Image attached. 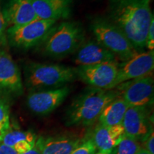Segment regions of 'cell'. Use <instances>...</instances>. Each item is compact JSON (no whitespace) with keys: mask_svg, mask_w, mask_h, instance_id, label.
Wrapping results in <instances>:
<instances>
[{"mask_svg":"<svg viewBox=\"0 0 154 154\" xmlns=\"http://www.w3.org/2000/svg\"><path fill=\"white\" fill-rule=\"evenodd\" d=\"M151 0H123L109 2V20L125 34L138 51L146 47V36L153 17Z\"/></svg>","mask_w":154,"mask_h":154,"instance_id":"cell-1","label":"cell"},{"mask_svg":"<svg viewBox=\"0 0 154 154\" xmlns=\"http://www.w3.org/2000/svg\"><path fill=\"white\" fill-rule=\"evenodd\" d=\"M120 95L116 88L111 90L90 87L73 101L66 114L69 126H88L98 121L108 103Z\"/></svg>","mask_w":154,"mask_h":154,"instance_id":"cell-2","label":"cell"},{"mask_svg":"<svg viewBox=\"0 0 154 154\" xmlns=\"http://www.w3.org/2000/svg\"><path fill=\"white\" fill-rule=\"evenodd\" d=\"M85 41V32L80 23L62 22L56 24L39 45L43 55L61 59L73 54Z\"/></svg>","mask_w":154,"mask_h":154,"instance_id":"cell-3","label":"cell"},{"mask_svg":"<svg viewBox=\"0 0 154 154\" xmlns=\"http://www.w3.org/2000/svg\"><path fill=\"white\" fill-rule=\"evenodd\" d=\"M24 72L26 85L32 91L61 88L77 79L76 68L57 63L31 61Z\"/></svg>","mask_w":154,"mask_h":154,"instance_id":"cell-4","label":"cell"},{"mask_svg":"<svg viewBox=\"0 0 154 154\" xmlns=\"http://www.w3.org/2000/svg\"><path fill=\"white\" fill-rule=\"evenodd\" d=\"M91 29L96 41L111 51L121 62L138 52L124 32L108 19H95Z\"/></svg>","mask_w":154,"mask_h":154,"instance_id":"cell-5","label":"cell"},{"mask_svg":"<svg viewBox=\"0 0 154 154\" xmlns=\"http://www.w3.org/2000/svg\"><path fill=\"white\" fill-rule=\"evenodd\" d=\"M57 22L36 19L28 24L7 29V43L20 49L39 46Z\"/></svg>","mask_w":154,"mask_h":154,"instance_id":"cell-6","label":"cell"},{"mask_svg":"<svg viewBox=\"0 0 154 154\" xmlns=\"http://www.w3.org/2000/svg\"><path fill=\"white\" fill-rule=\"evenodd\" d=\"M154 51H138L128 60L119 63L112 89L128 81L153 74Z\"/></svg>","mask_w":154,"mask_h":154,"instance_id":"cell-7","label":"cell"},{"mask_svg":"<svg viewBox=\"0 0 154 154\" xmlns=\"http://www.w3.org/2000/svg\"><path fill=\"white\" fill-rule=\"evenodd\" d=\"M115 88L119 91L120 96L129 107H149L153 102V74L124 82Z\"/></svg>","mask_w":154,"mask_h":154,"instance_id":"cell-8","label":"cell"},{"mask_svg":"<svg viewBox=\"0 0 154 154\" xmlns=\"http://www.w3.org/2000/svg\"><path fill=\"white\" fill-rule=\"evenodd\" d=\"M118 61L76 67L78 79L92 88L111 90L116 79Z\"/></svg>","mask_w":154,"mask_h":154,"instance_id":"cell-9","label":"cell"},{"mask_svg":"<svg viewBox=\"0 0 154 154\" xmlns=\"http://www.w3.org/2000/svg\"><path fill=\"white\" fill-rule=\"evenodd\" d=\"M70 93L68 85L54 89L32 91L26 99V104L37 115H48L57 109Z\"/></svg>","mask_w":154,"mask_h":154,"instance_id":"cell-10","label":"cell"},{"mask_svg":"<svg viewBox=\"0 0 154 154\" xmlns=\"http://www.w3.org/2000/svg\"><path fill=\"white\" fill-rule=\"evenodd\" d=\"M0 2L7 29L22 26L38 19L33 0H2Z\"/></svg>","mask_w":154,"mask_h":154,"instance_id":"cell-11","label":"cell"},{"mask_svg":"<svg viewBox=\"0 0 154 154\" xmlns=\"http://www.w3.org/2000/svg\"><path fill=\"white\" fill-rule=\"evenodd\" d=\"M150 113L146 106L128 107L125 113L122 126L126 136L143 140L152 128Z\"/></svg>","mask_w":154,"mask_h":154,"instance_id":"cell-12","label":"cell"},{"mask_svg":"<svg viewBox=\"0 0 154 154\" xmlns=\"http://www.w3.org/2000/svg\"><path fill=\"white\" fill-rule=\"evenodd\" d=\"M0 91L14 94L23 91L20 70L5 49H0Z\"/></svg>","mask_w":154,"mask_h":154,"instance_id":"cell-13","label":"cell"},{"mask_svg":"<svg viewBox=\"0 0 154 154\" xmlns=\"http://www.w3.org/2000/svg\"><path fill=\"white\" fill-rule=\"evenodd\" d=\"M74 54V62L77 66L118 61V59L111 51L96 39L85 40Z\"/></svg>","mask_w":154,"mask_h":154,"instance_id":"cell-14","label":"cell"},{"mask_svg":"<svg viewBox=\"0 0 154 154\" xmlns=\"http://www.w3.org/2000/svg\"><path fill=\"white\" fill-rule=\"evenodd\" d=\"M73 0H33V7L38 19L57 22L70 17Z\"/></svg>","mask_w":154,"mask_h":154,"instance_id":"cell-15","label":"cell"},{"mask_svg":"<svg viewBox=\"0 0 154 154\" xmlns=\"http://www.w3.org/2000/svg\"><path fill=\"white\" fill-rule=\"evenodd\" d=\"M124 134L122 124L107 126L99 124L94 129L91 138L97 151H111L116 147Z\"/></svg>","mask_w":154,"mask_h":154,"instance_id":"cell-16","label":"cell"},{"mask_svg":"<svg viewBox=\"0 0 154 154\" xmlns=\"http://www.w3.org/2000/svg\"><path fill=\"white\" fill-rule=\"evenodd\" d=\"M82 140L72 136L39 137L35 146L41 154H70Z\"/></svg>","mask_w":154,"mask_h":154,"instance_id":"cell-17","label":"cell"},{"mask_svg":"<svg viewBox=\"0 0 154 154\" xmlns=\"http://www.w3.org/2000/svg\"><path fill=\"white\" fill-rule=\"evenodd\" d=\"M36 139L33 132L11 129L9 127L2 135L1 142L14 149L19 154H22L32 149L35 146Z\"/></svg>","mask_w":154,"mask_h":154,"instance_id":"cell-18","label":"cell"},{"mask_svg":"<svg viewBox=\"0 0 154 154\" xmlns=\"http://www.w3.org/2000/svg\"><path fill=\"white\" fill-rule=\"evenodd\" d=\"M128 107L120 95L117 96L103 109L98 119L99 124L107 126L122 124L125 113Z\"/></svg>","mask_w":154,"mask_h":154,"instance_id":"cell-19","label":"cell"},{"mask_svg":"<svg viewBox=\"0 0 154 154\" xmlns=\"http://www.w3.org/2000/svg\"><path fill=\"white\" fill-rule=\"evenodd\" d=\"M141 148L139 140L124 134L115 148V154H136Z\"/></svg>","mask_w":154,"mask_h":154,"instance_id":"cell-20","label":"cell"},{"mask_svg":"<svg viewBox=\"0 0 154 154\" xmlns=\"http://www.w3.org/2000/svg\"><path fill=\"white\" fill-rule=\"evenodd\" d=\"M97 151L91 136L82 140L70 154H95Z\"/></svg>","mask_w":154,"mask_h":154,"instance_id":"cell-21","label":"cell"},{"mask_svg":"<svg viewBox=\"0 0 154 154\" xmlns=\"http://www.w3.org/2000/svg\"><path fill=\"white\" fill-rule=\"evenodd\" d=\"M10 127L9 107L0 100V131L4 134Z\"/></svg>","mask_w":154,"mask_h":154,"instance_id":"cell-22","label":"cell"},{"mask_svg":"<svg viewBox=\"0 0 154 154\" xmlns=\"http://www.w3.org/2000/svg\"><path fill=\"white\" fill-rule=\"evenodd\" d=\"M7 25L4 19L0 2V49H4V47H5L8 44L7 38Z\"/></svg>","mask_w":154,"mask_h":154,"instance_id":"cell-23","label":"cell"},{"mask_svg":"<svg viewBox=\"0 0 154 154\" xmlns=\"http://www.w3.org/2000/svg\"><path fill=\"white\" fill-rule=\"evenodd\" d=\"M143 140V146H142V148L149 152L150 154H154V134L153 128L150 131Z\"/></svg>","mask_w":154,"mask_h":154,"instance_id":"cell-24","label":"cell"},{"mask_svg":"<svg viewBox=\"0 0 154 154\" xmlns=\"http://www.w3.org/2000/svg\"><path fill=\"white\" fill-rule=\"evenodd\" d=\"M149 51H154V17L151 19V24L146 36V47Z\"/></svg>","mask_w":154,"mask_h":154,"instance_id":"cell-25","label":"cell"},{"mask_svg":"<svg viewBox=\"0 0 154 154\" xmlns=\"http://www.w3.org/2000/svg\"><path fill=\"white\" fill-rule=\"evenodd\" d=\"M0 154H19L14 149L0 142Z\"/></svg>","mask_w":154,"mask_h":154,"instance_id":"cell-26","label":"cell"},{"mask_svg":"<svg viewBox=\"0 0 154 154\" xmlns=\"http://www.w3.org/2000/svg\"><path fill=\"white\" fill-rule=\"evenodd\" d=\"M22 154H41V153H40V151H38L37 147H36V146H34L32 149L29 150V151Z\"/></svg>","mask_w":154,"mask_h":154,"instance_id":"cell-27","label":"cell"},{"mask_svg":"<svg viewBox=\"0 0 154 154\" xmlns=\"http://www.w3.org/2000/svg\"><path fill=\"white\" fill-rule=\"evenodd\" d=\"M95 154H115V149L111 151H97Z\"/></svg>","mask_w":154,"mask_h":154,"instance_id":"cell-28","label":"cell"},{"mask_svg":"<svg viewBox=\"0 0 154 154\" xmlns=\"http://www.w3.org/2000/svg\"><path fill=\"white\" fill-rule=\"evenodd\" d=\"M136 154H150V153L147 151H146L145 149H143V148H141V149L138 151V153Z\"/></svg>","mask_w":154,"mask_h":154,"instance_id":"cell-29","label":"cell"},{"mask_svg":"<svg viewBox=\"0 0 154 154\" xmlns=\"http://www.w3.org/2000/svg\"><path fill=\"white\" fill-rule=\"evenodd\" d=\"M123 1V0H109V2H116Z\"/></svg>","mask_w":154,"mask_h":154,"instance_id":"cell-30","label":"cell"}]
</instances>
